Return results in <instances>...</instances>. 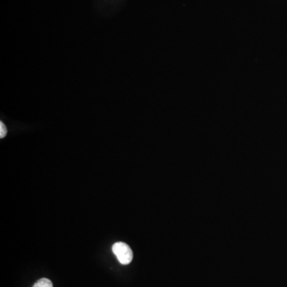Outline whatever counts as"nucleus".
<instances>
[{
  "label": "nucleus",
  "instance_id": "nucleus-1",
  "mask_svg": "<svg viewBox=\"0 0 287 287\" xmlns=\"http://www.w3.org/2000/svg\"><path fill=\"white\" fill-rule=\"evenodd\" d=\"M112 252L117 256V259L121 264H129L133 258L132 249L125 242H118L114 243L112 246Z\"/></svg>",
  "mask_w": 287,
  "mask_h": 287
},
{
  "label": "nucleus",
  "instance_id": "nucleus-2",
  "mask_svg": "<svg viewBox=\"0 0 287 287\" xmlns=\"http://www.w3.org/2000/svg\"><path fill=\"white\" fill-rule=\"evenodd\" d=\"M33 287H53L51 281L48 278H42L33 286Z\"/></svg>",
  "mask_w": 287,
  "mask_h": 287
},
{
  "label": "nucleus",
  "instance_id": "nucleus-3",
  "mask_svg": "<svg viewBox=\"0 0 287 287\" xmlns=\"http://www.w3.org/2000/svg\"><path fill=\"white\" fill-rule=\"evenodd\" d=\"M7 133V127L5 126L4 124L2 123V121L0 122V137L3 138L6 137Z\"/></svg>",
  "mask_w": 287,
  "mask_h": 287
}]
</instances>
